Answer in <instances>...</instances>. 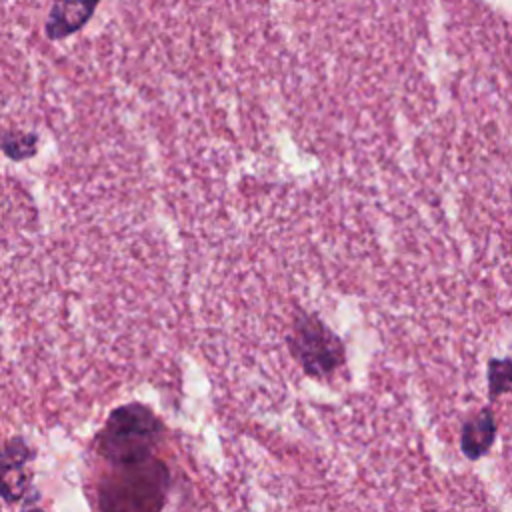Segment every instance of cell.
I'll return each mask as SVG.
<instances>
[{
    "instance_id": "cell-2",
    "label": "cell",
    "mask_w": 512,
    "mask_h": 512,
    "mask_svg": "<svg viewBox=\"0 0 512 512\" xmlns=\"http://www.w3.org/2000/svg\"><path fill=\"white\" fill-rule=\"evenodd\" d=\"M170 486L168 468L148 458L138 464L120 466L118 474L100 486V508L104 510H160Z\"/></svg>"
},
{
    "instance_id": "cell-4",
    "label": "cell",
    "mask_w": 512,
    "mask_h": 512,
    "mask_svg": "<svg viewBox=\"0 0 512 512\" xmlns=\"http://www.w3.org/2000/svg\"><path fill=\"white\" fill-rule=\"evenodd\" d=\"M100 0H56L46 18V36L62 40L78 32L94 14Z\"/></svg>"
},
{
    "instance_id": "cell-1",
    "label": "cell",
    "mask_w": 512,
    "mask_h": 512,
    "mask_svg": "<svg viewBox=\"0 0 512 512\" xmlns=\"http://www.w3.org/2000/svg\"><path fill=\"white\" fill-rule=\"evenodd\" d=\"M164 436V424L144 404L130 402L114 408L102 430L96 434L94 446L100 458L120 468L152 458Z\"/></svg>"
},
{
    "instance_id": "cell-3",
    "label": "cell",
    "mask_w": 512,
    "mask_h": 512,
    "mask_svg": "<svg viewBox=\"0 0 512 512\" xmlns=\"http://www.w3.org/2000/svg\"><path fill=\"white\" fill-rule=\"evenodd\" d=\"M286 344L292 358L310 378H328L346 360V348L338 334L310 312H300L292 320Z\"/></svg>"
},
{
    "instance_id": "cell-6",
    "label": "cell",
    "mask_w": 512,
    "mask_h": 512,
    "mask_svg": "<svg viewBox=\"0 0 512 512\" xmlns=\"http://www.w3.org/2000/svg\"><path fill=\"white\" fill-rule=\"evenodd\" d=\"M486 380H488V398L490 402L498 400L502 394L510 390V358H492L488 362L486 370Z\"/></svg>"
},
{
    "instance_id": "cell-5",
    "label": "cell",
    "mask_w": 512,
    "mask_h": 512,
    "mask_svg": "<svg viewBox=\"0 0 512 512\" xmlns=\"http://www.w3.org/2000/svg\"><path fill=\"white\" fill-rule=\"evenodd\" d=\"M496 440V420L490 408L480 410L478 414L464 420L460 428V452L468 460H478L490 452Z\"/></svg>"
}]
</instances>
